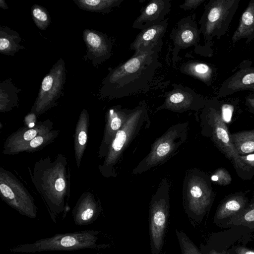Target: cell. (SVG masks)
<instances>
[{
	"label": "cell",
	"instance_id": "obj_19",
	"mask_svg": "<svg viewBox=\"0 0 254 254\" xmlns=\"http://www.w3.org/2000/svg\"><path fill=\"white\" fill-rule=\"evenodd\" d=\"M246 200L242 196H234L225 201L216 213L217 219L227 218L241 212L244 208Z\"/></svg>",
	"mask_w": 254,
	"mask_h": 254
},
{
	"label": "cell",
	"instance_id": "obj_21",
	"mask_svg": "<svg viewBox=\"0 0 254 254\" xmlns=\"http://www.w3.org/2000/svg\"><path fill=\"white\" fill-rule=\"evenodd\" d=\"M32 18L37 27L41 30H45L50 25L51 18L48 11L38 4H34L31 8Z\"/></svg>",
	"mask_w": 254,
	"mask_h": 254
},
{
	"label": "cell",
	"instance_id": "obj_13",
	"mask_svg": "<svg viewBox=\"0 0 254 254\" xmlns=\"http://www.w3.org/2000/svg\"><path fill=\"white\" fill-rule=\"evenodd\" d=\"M170 38L173 41L174 56H177L180 50L195 46L199 41V31L195 22L190 16L182 19L177 27L172 30Z\"/></svg>",
	"mask_w": 254,
	"mask_h": 254
},
{
	"label": "cell",
	"instance_id": "obj_33",
	"mask_svg": "<svg viewBox=\"0 0 254 254\" xmlns=\"http://www.w3.org/2000/svg\"><path fill=\"white\" fill-rule=\"evenodd\" d=\"M236 254H254V251L240 247L236 250Z\"/></svg>",
	"mask_w": 254,
	"mask_h": 254
},
{
	"label": "cell",
	"instance_id": "obj_11",
	"mask_svg": "<svg viewBox=\"0 0 254 254\" xmlns=\"http://www.w3.org/2000/svg\"><path fill=\"white\" fill-rule=\"evenodd\" d=\"M83 39L87 49L86 57L95 66L111 56L112 44L106 34L86 29L83 31Z\"/></svg>",
	"mask_w": 254,
	"mask_h": 254
},
{
	"label": "cell",
	"instance_id": "obj_35",
	"mask_svg": "<svg viewBox=\"0 0 254 254\" xmlns=\"http://www.w3.org/2000/svg\"><path fill=\"white\" fill-rule=\"evenodd\" d=\"M0 7L3 9H7L8 6L5 2V0H0Z\"/></svg>",
	"mask_w": 254,
	"mask_h": 254
},
{
	"label": "cell",
	"instance_id": "obj_29",
	"mask_svg": "<svg viewBox=\"0 0 254 254\" xmlns=\"http://www.w3.org/2000/svg\"><path fill=\"white\" fill-rule=\"evenodd\" d=\"M243 219L245 221L247 222L254 221V208L245 212L243 215Z\"/></svg>",
	"mask_w": 254,
	"mask_h": 254
},
{
	"label": "cell",
	"instance_id": "obj_1",
	"mask_svg": "<svg viewBox=\"0 0 254 254\" xmlns=\"http://www.w3.org/2000/svg\"><path fill=\"white\" fill-rule=\"evenodd\" d=\"M161 47L133 54L125 63L111 69L102 82L100 94L120 98L145 90L161 65L158 60Z\"/></svg>",
	"mask_w": 254,
	"mask_h": 254
},
{
	"label": "cell",
	"instance_id": "obj_25",
	"mask_svg": "<svg viewBox=\"0 0 254 254\" xmlns=\"http://www.w3.org/2000/svg\"><path fill=\"white\" fill-rule=\"evenodd\" d=\"M204 0H186L180 5V7L184 10H190L196 8Z\"/></svg>",
	"mask_w": 254,
	"mask_h": 254
},
{
	"label": "cell",
	"instance_id": "obj_34",
	"mask_svg": "<svg viewBox=\"0 0 254 254\" xmlns=\"http://www.w3.org/2000/svg\"><path fill=\"white\" fill-rule=\"evenodd\" d=\"M87 140V135L85 132L83 131H80L78 135V142L81 145H84Z\"/></svg>",
	"mask_w": 254,
	"mask_h": 254
},
{
	"label": "cell",
	"instance_id": "obj_14",
	"mask_svg": "<svg viewBox=\"0 0 254 254\" xmlns=\"http://www.w3.org/2000/svg\"><path fill=\"white\" fill-rule=\"evenodd\" d=\"M168 24V19H165L160 23L141 30L130 45L134 54L161 46Z\"/></svg>",
	"mask_w": 254,
	"mask_h": 254
},
{
	"label": "cell",
	"instance_id": "obj_22",
	"mask_svg": "<svg viewBox=\"0 0 254 254\" xmlns=\"http://www.w3.org/2000/svg\"><path fill=\"white\" fill-rule=\"evenodd\" d=\"M20 90L14 86L10 79H6L0 83V99L1 104L16 100Z\"/></svg>",
	"mask_w": 254,
	"mask_h": 254
},
{
	"label": "cell",
	"instance_id": "obj_24",
	"mask_svg": "<svg viewBox=\"0 0 254 254\" xmlns=\"http://www.w3.org/2000/svg\"><path fill=\"white\" fill-rule=\"evenodd\" d=\"M212 181L222 185L229 184L231 181V176L224 169H219L211 177Z\"/></svg>",
	"mask_w": 254,
	"mask_h": 254
},
{
	"label": "cell",
	"instance_id": "obj_18",
	"mask_svg": "<svg viewBox=\"0 0 254 254\" xmlns=\"http://www.w3.org/2000/svg\"><path fill=\"white\" fill-rule=\"evenodd\" d=\"M230 137L240 155L254 152V130L231 133Z\"/></svg>",
	"mask_w": 254,
	"mask_h": 254
},
{
	"label": "cell",
	"instance_id": "obj_10",
	"mask_svg": "<svg viewBox=\"0 0 254 254\" xmlns=\"http://www.w3.org/2000/svg\"><path fill=\"white\" fill-rule=\"evenodd\" d=\"M200 97L191 89L176 85L166 96L164 102L156 108L155 113L163 109L182 113L197 109Z\"/></svg>",
	"mask_w": 254,
	"mask_h": 254
},
{
	"label": "cell",
	"instance_id": "obj_31",
	"mask_svg": "<svg viewBox=\"0 0 254 254\" xmlns=\"http://www.w3.org/2000/svg\"><path fill=\"white\" fill-rule=\"evenodd\" d=\"M55 189L57 191H63L65 187L64 181L62 178H59L57 179L55 185Z\"/></svg>",
	"mask_w": 254,
	"mask_h": 254
},
{
	"label": "cell",
	"instance_id": "obj_17",
	"mask_svg": "<svg viewBox=\"0 0 254 254\" xmlns=\"http://www.w3.org/2000/svg\"><path fill=\"white\" fill-rule=\"evenodd\" d=\"M124 0H73L80 9L98 13H109L114 7L119 6Z\"/></svg>",
	"mask_w": 254,
	"mask_h": 254
},
{
	"label": "cell",
	"instance_id": "obj_32",
	"mask_svg": "<svg viewBox=\"0 0 254 254\" xmlns=\"http://www.w3.org/2000/svg\"><path fill=\"white\" fill-rule=\"evenodd\" d=\"M43 141V138L42 137H36L30 141V145L31 147L36 148L41 145Z\"/></svg>",
	"mask_w": 254,
	"mask_h": 254
},
{
	"label": "cell",
	"instance_id": "obj_5",
	"mask_svg": "<svg viewBox=\"0 0 254 254\" xmlns=\"http://www.w3.org/2000/svg\"><path fill=\"white\" fill-rule=\"evenodd\" d=\"M194 171H189L183 184V202L188 217L193 221L201 220L212 199V191L203 178Z\"/></svg>",
	"mask_w": 254,
	"mask_h": 254
},
{
	"label": "cell",
	"instance_id": "obj_7",
	"mask_svg": "<svg viewBox=\"0 0 254 254\" xmlns=\"http://www.w3.org/2000/svg\"><path fill=\"white\" fill-rule=\"evenodd\" d=\"M65 77V63L60 58L43 78L36 99V106L39 108L48 106L63 94Z\"/></svg>",
	"mask_w": 254,
	"mask_h": 254
},
{
	"label": "cell",
	"instance_id": "obj_26",
	"mask_svg": "<svg viewBox=\"0 0 254 254\" xmlns=\"http://www.w3.org/2000/svg\"><path fill=\"white\" fill-rule=\"evenodd\" d=\"M0 190L2 195L11 201L15 198V194L11 189L5 184H0Z\"/></svg>",
	"mask_w": 254,
	"mask_h": 254
},
{
	"label": "cell",
	"instance_id": "obj_9",
	"mask_svg": "<svg viewBox=\"0 0 254 254\" xmlns=\"http://www.w3.org/2000/svg\"><path fill=\"white\" fill-rule=\"evenodd\" d=\"M212 137L215 144L233 163L236 169L248 171L250 167L241 158L230 137L227 127L222 117L218 112L212 114Z\"/></svg>",
	"mask_w": 254,
	"mask_h": 254
},
{
	"label": "cell",
	"instance_id": "obj_2",
	"mask_svg": "<svg viewBox=\"0 0 254 254\" xmlns=\"http://www.w3.org/2000/svg\"><path fill=\"white\" fill-rule=\"evenodd\" d=\"M100 232L95 230L59 233L32 243L21 244L9 249L11 253H34L53 251H75L106 248L108 245L98 242Z\"/></svg>",
	"mask_w": 254,
	"mask_h": 254
},
{
	"label": "cell",
	"instance_id": "obj_3",
	"mask_svg": "<svg viewBox=\"0 0 254 254\" xmlns=\"http://www.w3.org/2000/svg\"><path fill=\"white\" fill-rule=\"evenodd\" d=\"M188 123L172 126L152 144L148 154L133 169L134 175L146 172L172 156L188 137Z\"/></svg>",
	"mask_w": 254,
	"mask_h": 254
},
{
	"label": "cell",
	"instance_id": "obj_8",
	"mask_svg": "<svg viewBox=\"0 0 254 254\" xmlns=\"http://www.w3.org/2000/svg\"><path fill=\"white\" fill-rule=\"evenodd\" d=\"M234 0H216L208 3L201 19L200 31L206 40L218 34L222 24L230 20L234 12Z\"/></svg>",
	"mask_w": 254,
	"mask_h": 254
},
{
	"label": "cell",
	"instance_id": "obj_27",
	"mask_svg": "<svg viewBox=\"0 0 254 254\" xmlns=\"http://www.w3.org/2000/svg\"><path fill=\"white\" fill-rule=\"evenodd\" d=\"M254 83V72H250L245 74L240 80V86H247Z\"/></svg>",
	"mask_w": 254,
	"mask_h": 254
},
{
	"label": "cell",
	"instance_id": "obj_30",
	"mask_svg": "<svg viewBox=\"0 0 254 254\" xmlns=\"http://www.w3.org/2000/svg\"><path fill=\"white\" fill-rule=\"evenodd\" d=\"M37 131L34 129H30L26 131L23 135L24 139L27 141L32 140L36 135Z\"/></svg>",
	"mask_w": 254,
	"mask_h": 254
},
{
	"label": "cell",
	"instance_id": "obj_12",
	"mask_svg": "<svg viewBox=\"0 0 254 254\" xmlns=\"http://www.w3.org/2000/svg\"><path fill=\"white\" fill-rule=\"evenodd\" d=\"M171 7L170 0L149 1L133 22L132 27L141 30L161 23L165 19V16L170 12Z\"/></svg>",
	"mask_w": 254,
	"mask_h": 254
},
{
	"label": "cell",
	"instance_id": "obj_15",
	"mask_svg": "<svg viewBox=\"0 0 254 254\" xmlns=\"http://www.w3.org/2000/svg\"><path fill=\"white\" fill-rule=\"evenodd\" d=\"M22 38L16 31L4 26H0V53L13 56L20 50L25 49L21 45Z\"/></svg>",
	"mask_w": 254,
	"mask_h": 254
},
{
	"label": "cell",
	"instance_id": "obj_23",
	"mask_svg": "<svg viewBox=\"0 0 254 254\" xmlns=\"http://www.w3.org/2000/svg\"><path fill=\"white\" fill-rule=\"evenodd\" d=\"M175 233L182 254H202L185 233L177 229Z\"/></svg>",
	"mask_w": 254,
	"mask_h": 254
},
{
	"label": "cell",
	"instance_id": "obj_16",
	"mask_svg": "<svg viewBox=\"0 0 254 254\" xmlns=\"http://www.w3.org/2000/svg\"><path fill=\"white\" fill-rule=\"evenodd\" d=\"M254 36V0L251 1L242 14L239 26L233 35V43L242 38Z\"/></svg>",
	"mask_w": 254,
	"mask_h": 254
},
{
	"label": "cell",
	"instance_id": "obj_28",
	"mask_svg": "<svg viewBox=\"0 0 254 254\" xmlns=\"http://www.w3.org/2000/svg\"><path fill=\"white\" fill-rule=\"evenodd\" d=\"M241 158L246 164L251 167H254V154H250L246 156H241Z\"/></svg>",
	"mask_w": 254,
	"mask_h": 254
},
{
	"label": "cell",
	"instance_id": "obj_4",
	"mask_svg": "<svg viewBox=\"0 0 254 254\" xmlns=\"http://www.w3.org/2000/svg\"><path fill=\"white\" fill-rule=\"evenodd\" d=\"M170 184L162 180L152 196L149 210V235L152 254H159L162 250L170 209Z\"/></svg>",
	"mask_w": 254,
	"mask_h": 254
},
{
	"label": "cell",
	"instance_id": "obj_20",
	"mask_svg": "<svg viewBox=\"0 0 254 254\" xmlns=\"http://www.w3.org/2000/svg\"><path fill=\"white\" fill-rule=\"evenodd\" d=\"M181 71L195 77L205 82L210 78L212 70L206 64L196 62H190L184 64L180 67Z\"/></svg>",
	"mask_w": 254,
	"mask_h": 254
},
{
	"label": "cell",
	"instance_id": "obj_6",
	"mask_svg": "<svg viewBox=\"0 0 254 254\" xmlns=\"http://www.w3.org/2000/svg\"><path fill=\"white\" fill-rule=\"evenodd\" d=\"M150 123L145 103H141L132 110L111 144L109 161L111 166L118 161L125 149L140 132L149 127Z\"/></svg>",
	"mask_w": 254,
	"mask_h": 254
}]
</instances>
